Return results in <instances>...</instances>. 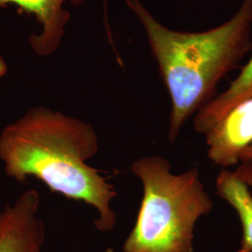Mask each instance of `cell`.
I'll list each match as a JSON object with an SVG mask.
<instances>
[{
  "mask_svg": "<svg viewBox=\"0 0 252 252\" xmlns=\"http://www.w3.org/2000/svg\"><path fill=\"white\" fill-rule=\"evenodd\" d=\"M240 162L252 163V145H251L241 155Z\"/></svg>",
  "mask_w": 252,
  "mask_h": 252,
  "instance_id": "obj_10",
  "label": "cell"
},
{
  "mask_svg": "<svg viewBox=\"0 0 252 252\" xmlns=\"http://www.w3.org/2000/svg\"><path fill=\"white\" fill-rule=\"evenodd\" d=\"M208 159L227 169L252 145V98L231 109L205 134Z\"/></svg>",
  "mask_w": 252,
  "mask_h": 252,
  "instance_id": "obj_5",
  "label": "cell"
},
{
  "mask_svg": "<svg viewBox=\"0 0 252 252\" xmlns=\"http://www.w3.org/2000/svg\"><path fill=\"white\" fill-rule=\"evenodd\" d=\"M235 173L252 188V163L242 162Z\"/></svg>",
  "mask_w": 252,
  "mask_h": 252,
  "instance_id": "obj_9",
  "label": "cell"
},
{
  "mask_svg": "<svg viewBox=\"0 0 252 252\" xmlns=\"http://www.w3.org/2000/svg\"><path fill=\"white\" fill-rule=\"evenodd\" d=\"M8 72V65L4 58L0 55V80Z\"/></svg>",
  "mask_w": 252,
  "mask_h": 252,
  "instance_id": "obj_11",
  "label": "cell"
},
{
  "mask_svg": "<svg viewBox=\"0 0 252 252\" xmlns=\"http://www.w3.org/2000/svg\"><path fill=\"white\" fill-rule=\"evenodd\" d=\"M113 252V250H112V249H111V248H108V249H107V250H106V251H105V252Z\"/></svg>",
  "mask_w": 252,
  "mask_h": 252,
  "instance_id": "obj_12",
  "label": "cell"
},
{
  "mask_svg": "<svg viewBox=\"0 0 252 252\" xmlns=\"http://www.w3.org/2000/svg\"><path fill=\"white\" fill-rule=\"evenodd\" d=\"M66 2L79 6L84 0H0V7L15 5L35 16L41 26V32L31 35L30 45L36 54L47 56L60 46L70 18V12L63 8Z\"/></svg>",
  "mask_w": 252,
  "mask_h": 252,
  "instance_id": "obj_6",
  "label": "cell"
},
{
  "mask_svg": "<svg viewBox=\"0 0 252 252\" xmlns=\"http://www.w3.org/2000/svg\"><path fill=\"white\" fill-rule=\"evenodd\" d=\"M126 4L143 26L168 91V139L173 143L189 118L210 101L219 82L251 49L252 0H242L232 18L201 32L164 27L140 0H126Z\"/></svg>",
  "mask_w": 252,
  "mask_h": 252,
  "instance_id": "obj_2",
  "label": "cell"
},
{
  "mask_svg": "<svg viewBox=\"0 0 252 252\" xmlns=\"http://www.w3.org/2000/svg\"><path fill=\"white\" fill-rule=\"evenodd\" d=\"M39 206L38 191L30 189L0 210V252H44L45 226Z\"/></svg>",
  "mask_w": 252,
  "mask_h": 252,
  "instance_id": "obj_4",
  "label": "cell"
},
{
  "mask_svg": "<svg viewBox=\"0 0 252 252\" xmlns=\"http://www.w3.org/2000/svg\"><path fill=\"white\" fill-rule=\"evenodd\" d=\"M219 195L231 205L240 219L243 237L237 252H252V193L235 172L222 169L216 180Z\"/></svg>",
  "mask_w": 252,
  "mask_h": 252,
  "instance_id": "obj_8",
  "label": "cell"
},
{
  "mask_svg": "<svg viewBox=\"0 0 252 252\" xmlns=\"http://www.w3.org/2000/svg\"><path fill=\"white\" fill-rule=\"evenodd\" d=\"M98 151L90 124L41 106L29 108L0 132V161L9 179L23 183L35 178L51 191L90 206L97 212L95 228L108 233L117 221L111 207L117 191L88 163Z\"/></svg>",
  "mask_w": 252,
  "mask_h": 252,
  "instance_id": "obj_1",
  "label": "cell"
},
{
  "mask_svg": "<svg viewBox=\"0 0 252 252\" xmlns=\"http://www.w3.org/2000/svg\"><path fill=\"white\" fill-rule=\"evenodd\" d=\"M252 98V56L240 74L222 94L210 100L199 109L194 117L193 127L200 134H206L210 127L231 109Z\"/></svg>",
  "mask_w": 252,
  "mask_h": 252,
  "instance_id": "obj_7",
  "label": "cell"
},
{
  "mask_svg": "<svg viewBox=\"0 0 252 252\" xmlns=\"http://www.w3.org/2000/svg\"><path fill=\"white\" fill-rule=\"evenodd\" d=\"M171 169L159 155L131 164L143 197L122 252H193L195 224L212 210L213 201L196 167L180 174Z\"/></svg>",
  "mask_w": 252,
  "mask_h": 252,
  "instance_id": "obj_3",
  "label": "cell"
}]
</instances>
